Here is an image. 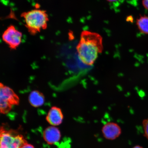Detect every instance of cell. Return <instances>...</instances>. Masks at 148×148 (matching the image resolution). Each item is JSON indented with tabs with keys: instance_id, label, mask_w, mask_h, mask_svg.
<instances>
[{
	"instance_id": "4fadbf2b",
	"label": "cell",
	"mask_w": 148,
	"mask_h": 148,
	"mask_svg": "<svg viewBox=\"0 0 148 148\" xmlns=\"http://www.w3.org/2000/svg\"><path fill=\"white\" fill-rule=\"evenodd\" d=\"M142 4L144 8L148 10V0H143Z\"/></svg>"
},
{
	"instance_id": "7c38bea8",
	"label": "cell",
	"mask_w": 148,
	"mask_h": 148,
	"mask_svg": "<svg viewBox=\"0 0 148 148\" xmlns=\"http://www.w3.org/2000/svg\"><path fill=\"white\" fill-rule=\"evenodd\" d=\"M20 148H35L34 146L27 143L24 144Z\"/></svg>"
},
{
	"instance_id": "52a82bcc",
	"label": "cell",
	"mask_w": 148,
	"mask_h": 148,
	"mask_svg": "<svg viewBox=\"0 0 148 148\" xmlns=\"http://www.w3.org/2000/svg\"><path fill=\"white\" fill-rule=\"evenodd\" d=\"M43 136L47 143L52 145L60 141L61 135L59 129L55 126L49 127L44 131Z\"/></svg>"
},
{
	"instance_id": "7a4b0ae2",
	"label": "cell",
	"mask_w": 148,
	"mask_h": 148,
	"mask_svg": "<svg viewBox=\"0 0 148 148\" xmlns=\"http://www.w3.org/2000/svg\"><path fill=\"white\" fill-rule=\"evenodd\" d=\"M25 25L31 34L35 35L47 27L49 17L45 11L34 9L22 14Z\"/></svg>"
},
{
	"instance_id": "8992f818",
	"label": "cell",
	"mask_w": 148,
	"mask_h": 148,
	"mask_svg": "<svg viewBox=\"0 0 148 148\" xmlns=\"http://www.w3.org/2000/svg\"><path fill=\"white\" fill-rule=\"evenodd\" d=\"M105 138L109 140H114L121 134V127L116 123L109 122L105 124L102 129Z\"/></svg>"
},
{
	"instance_id": "9c48e42d",
	"label": "cell",
	"mask_w": 148,
	"mask_h": 148,
	"mask_svg": "<svg viewBox=\"0 0 148 148\" xmlns=\"http://www.w3.org/2000/svg\"><path fill=\"white\" fill-rule=\"evenodd\" d=\"M29 101L33 107L41 106L45 102V98L43 94L38 90H33L29 95Z\"/></svg>"
},
{
	"instance_id": "8fae6325",
	"label": "cell",
	"mask_w": 148,
	"mask_h": 148,
	"mask_svg": "<svg viewBox=\"0 0 148 148\" xmlns=\"http://www.w3.org/2000/svg\"><path fill=\"white\" fill-rule=\"evenodd\" d=\"M143 125L144 131V134L148 140V118L143 120Z\"/></svg>"
},
{
	"instance_id": "6da1fadb",
	"label": "cell",
	"mask_w": 148,
	"mask_h": 148,
	"mask_svg": "<svg viewBox=\"0 0 148 148\" xmlns=\"http://www.w3.org/2000/svg\"><path fill=\"white\" fill-rule=\"evenodd\" d=\"M103 50L102 37L99 33L84 30L77 46L79 59L83 64L91 66Z\"/></svg>"
},
{
	"instance_id": "30bf717a",
	"label": "cell",
	"mask_w": 148,
	"mask_h": 148,
	"mask_svg": "<svg viewBox=\"0 0 148 148\" xmlns=\"http://www.w3.org/2000/svg\"><path fill=\"white\" fill-rule=\"evenodd\" d=\"M136 25L140 32L148 34V16H140L137 20Z\"/></svg>"
},
{
	"instance_id": "9a60e30c",
	"label": "cell",
	"mask_w": 148,
	"mask_h": 148,
	"mask_svg": "<svg viewBox=\"0 0 148 148\" xmlns=\"http://www.w3.org/2000/svg\"><path fill=\"white\" fill-rule=\"evenodd\" d=\"M133 148H143L141 147H140V146H139V145H137L135 146L134 147H133Z\"/></svg>"
},
{
	"instance_id": "277c9868",
	"label": "cell",
	"mask_w": 148,
	"mask_h": 148,
	"mask_svg": "<svg viewBox=\"0 0 148 148\" xmlns=\"http://www.w3.org/2000/svg\"><path fill=\"white\" fill-rule=\"evenodd\" d=\"M19 103V99L14 90L1 83L0 87V110L1 113H8L14 105Z\"/></svg>"
},
{
	"instance_id": "3957f363",
	"label": "cell",
	"mask_w": 148,
	"mask_h": 148,
	"mask_svg": "<svg viewBox=\"0 0 148 148\" xmlns=\"http://www.w3.org/2000/svg\"><path fill=\"white\" fill-rule=\"evenodd\" d=\"M0 133V148H20L27 142L23 135L13 130H7L3 126Z\"/></svg>"
},
{
	"instance_id": "ba28073f",
	"label": "cell",
	"mask_w": 148,
	"mask_h": 148,
	"mask_svg": "<svg viewBox=\"0 0 148 148\" xmlns=\"http://www.w3.org/2000/svg\"><path fill=\"white\" fill-rule=\"evenodd\" d=\"M63 118V114L61 109L56 107H53L48 112L46 119L49 124L55 126L62 123Z\"/></svg>"
},
{
	"instance_id": "5bb4252c",
	"label": "cell",
	"mask_w": 148,
	"mask_h": 148,
	"mask_svg": "<svg viewBox=\"0 0 148 148\" xmlns=\"http://www.w3.org/2000/svg\"><path fill=\"white\" fill-rule=\"evenodd\" d=\"M107 1L109 2H114L117 1L118 0H106Z\"/></svg>"
},
{
	"instance_id": "5b68a950",
	"label": "cell",
	"mask_w": 148,
	"mask_h": 148,
	"mask_svg": "<svg viewBox=\"0 0 148 148\" xmlns=\"http://www.w3.org/2000/svg\"><path fill=\"white\" fill-rule=\"evenodd\" d=\"M23 35L13 25H10L3 33V41L12 49H16L21 43Z\"/></svg>"
}]
</instances>
